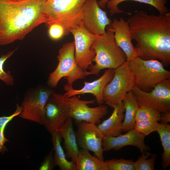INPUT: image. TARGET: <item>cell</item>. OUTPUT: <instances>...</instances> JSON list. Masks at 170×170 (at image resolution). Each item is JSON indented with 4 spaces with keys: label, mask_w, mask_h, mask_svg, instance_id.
Returning a JSON list of instances; mask_svg holds the SVG:
<instances>
[{
    "label": "cell",
    "mask_w": 170,
    "mask_h": 170,
    "mask_svg": "<svg viewBox=\"0 0 170 170\" xmlns=\"http://www.w3.org/2000/svg\"><path fill=\"white\" fill-rule=\"evenodd\" d=\"M132 39L136 42L138 57L158 60L163 65L170 64V13L149 14L140 10L127 21Z\"/></svg>",
    "instance_id": "6da1fadb"
},
{
    "label": "cell",
    "mask_w": 170,
    "mask_h": 170,
    "mask_svg": "<svg viewBox=\"0 0 170 170\" xmlns=\"http://www.w3.org/2000/svg\"><path fill=\"white\" fill-rule=\"evenodd\" d=\"M45 0H0V45L22 40L47 22L42 10Z\"/></svg>",
    "instance_id": "7a4b0ae2"
},
{
    "label": "cell",
    "mask_w": 170,
    "mask_h": 170,
    "mask_svg": "<svg viewBox=\"0 0 170 170\" xmlns=\"http://www.w3.org/2000/svg\"><path fill=\"white\" fill-rule=\"evenodd\" d=\"M110 26L105 34L97 37L91 46L95 53L93 60L95 64L90 65L88 69L94 75L98 76L104 69L115 70L126 61L125 54L115 42L114 31Z\"/></svg>",
    "instance_id": "3957f363"
},
{
    "label": "cell",
    "mask_w": 170,
    "mask_h": 170,
    "mask_svg": "<svg viewBox=\"0 0 170 170\" xmlns=\"http://www.w3.org/2000/svg\"><path fill=\"white\" fill-rule=\"evenodd\" d=\"M87 0H45L42 12L47 20L46 24H60L64 28L65 36L78 26L81 20L83 6Z\"/></svg>",
    "instance_id": "277c9868"
},
{
    "label": "cell",
    "mask_w": 170,
    "mask_h": 170,
    "mask_svg": "<svg viewBox=\"0 0 170 170\" xmlns=\"http://www.w3.org/2000/svg\"><path fill=\"white\" fill-rule=\"evenodd\" d=\"M57 58L59 61L55 69L50 73L47 81L48 85L56 87L62 78L67 80V85L73 87L74 82L83 79L88 76L94 75L90 71L84 70L77 65L75 57L74 41L64 44L59 49Z\"/></svg>",
    "instance_id": "5b68a950"
},
{
    "label": "cell",
    "mask_w": 170,
    "mask_h": 170,
    "mask_svg": "<svg viewBox=\"0 0 170 170\" xmlns=\"http://www.w3.org/2000/svg\"><path fill=\"white\" fill-rule=\"evenodd\" d=\"M128 66L134 77L135 86L146 92L170 78V71L157 60H145L137 57L129 61Z\"/></svg>",
    "instance_id": "8992f818"
},
{
    "label": "cell",
    "mask_w": 170,
    "mask_h": 170,
    "mask_svg": "<svg viewBox=\"0 0 170 170\" xmlns=\"http://www.w3.org/2000/svg\"><path fill=\"white\" fill-rule=\"evenodd\" d=\"M126 61L114 70L111 80L105 86L103 93L104 103L114 108L122 102L126 94L135 86L134 78Z\"/></svg>",
    "instance_id": "52a82bcc"
},
{
    "label": "cell",
    "mask_w": 170,
    "mask_h": 170,
    "mask_svg": "<svg viewBox=\"0 0 170 170\" xmlns=\"http://www.w3.org/2000/svg\"><path fill=\"white\" fill-rule=\"evenodd\" d=\"M55 91L48 86L39 85L28 90L24 95L19 116L22 118L43 124L47 102Z\"/></svg>",
    "instance_id": "ba28073f"
},
{
    "label": "cell",
    "mask_w": 170,
    "mask_h": 170,
    "mask_svg": "<svg viewBox=\"0 0 170 170\" xmlns=\"http://www.w3.org/2000/svg\"><path fill=\"white\" fill-rule=\"evenodd\" d=\"M71 116V107L68 98L55 91L46 105L43 124L51 134L59 131Z\"/></svg>",
    "instance_id": "9c48e42d"
},
{
    "label": "cell",
    "mask_w": 170,
    "mask_h": 170,
    "mask_svg": "<svg viewBox=\"0 0 170 170\" xmlns=\"http://www.w3.org/2000/svg\"><path fill=\"white\" fill-rule=\"evenodd\" d=\"M132 91L139 106L152 108L161 113L170 111V79L164 80L149 92L135 86Z\"/></svg>",
    "instance_id": "30bf717a"
},
{
    "label": "cell",
    "mask_w": 170,
    "mask_h": 170,
    "mask_svg": "<svg viewBox=\"0 0 170 170\" xmlns=\"http://www.w3.org/2000/svg\"><path fill=\"white\" fill-rule=\"evenodd\" d=\"M70 33L73 36L75 44V57L77 65L84 70L92 64L95 53L91 48L98 36L88 31L82 24L72 29Z\"/></svg>",
    "instance_id": "8fae6325"
},
{
    "label": "cell",
    "mask_w": 170,
    "mask_h": 170,
    "mask_svg": "<svg viewBox=\"0 0 170 170\" xmlns=\"http://www.w3.org/2000/svg\"><path fill=\"white\" fill-rule=\"evenodd\" d=\"M68 99L71 107V117L76 124L82 122L99 124L108 113V107L106 105H99L94 107L88 106V104H94L95 99L81 100L77 95Z\"/></svg>",
    "instance_id": "7c38bea8"
},
{
    "label": "cell",
    "mask_w": 170,
    "mask_h": 170,
    "mask_svg": "<svg viewBox=\"0 0 170 170\" xmlns=\"http://www.w3.org/2000/svg\"><path fill=\"white\" fill-rule=\"evenodd\" d=\"M77 125L76 134L78 145L82 149L93 152L96 157L104 161L102 147L104 136L97 126L85 122H82Z\"/></svg>",
    "instance_id": "4fadbf2b"
},
{
    "label": "cell",
    "mask_w": 170,
    "mask_h": 170,
    "mask_svg": "<svg viewBox=\"0 0 170 170\" xmlns=\"http://www.w3.org/2000/svg\"><path fill=\"white\" fill-rule=\"evenodd\" d=\"M81 23L91 33L101 35L105 33L111 21L105 11L99 6L97 0H87L82 8Z\"/></svg>",
    "instance_id": "5bb4252c"
},
{
    "label": "cell",
    "mask_w": 170,
    "mask_h": 170,
    "mask_svg": "<svg viewBox=\"0 0 170 170\" xmlns=\"http://www.w3.org/2000/svg\"><path fill=\"white\" fill-rule=\"evenodd\" d=\"M145 136L134 128L125 134L116 136H104L102 140L104 151L111 150H118L125 146L132 145L137 148L142 153L147 152L149 146L144 142Z\"/></svg>",
    "instance_id": "9a60e30c"
},
{
    "label": "cell",
    "mask_w": 170,
    "mask_h": 170,
    "mask_svg": "<svg viewBox=\"0 0 170 170\" xmlns=\"http://www.w3.org/2000/svg\"><path fill=\"white\" fill-rule=\"evenodd\" d=\"M114 70L108 69L100 77L92 82L85 81L83 87L80 89H74L73 87L65 85L64 90L65 92L64 94L67 98L74 95L90 94L95 98L97 104L99 105L103 103V93L106 85L112 79Z\"/></svg>",
    "instance_id": "2e32d148"
},
{
    "label": "cell",
    "mask_w": 170,
    "mask_h": 170,
    "mask_svg": "<svg viewBox=\"0 0 170 170\" xmlns=\"http://www.w3.org/2000/svg\"><path fill=\"white\" fill-rule=\"evenodd\" d=\"M111 25L114 31L115 42L125 54L126 61L138 57L137 49L132 43L131 32L128 21L122 18L118 20L115 19Z\"/></svg>",
    "instance_id": "e0dca14e"
},
{
    "label": "cell",
    "mask_w": 170,
    "mask_h": 170,
    "mask_svg": "<svg viewBox=\"0 0 170 170\" xmlns=\"http://www.w3.org/2000/svg\"><path fill=\"white\" fill-rule=\"evenodd\" d=\"M123 101L113 108L110 116L97 126L104 136H116L121 134L124 117Z\"/></svg>",
    "instance_id": "ac0fdd59"
},
{
    "label": "cell",
    "mask_w": 170,
    "mask_h": 170,
    "mask_svg": "<svg viewBox=\"0 0 170 170\" xmlns=\"http://www.w3.org/2000/svg\"><path fill=\"white\" fill-rule=\"evenodd\" d=\"M72 119L70 117L59 130L64 140V148L67 158H70L75 164L79 152L76 132L74 131Z\"/></svg>",
    "instance_id": "d6986e66"
},
{
    "label": "cell",
    "mask_w": 170,
    "mask_h": 170,
    "mask_svg": "<svg viewBox=\"0 0 170 170\" xmlns=\"http://www.w3.org/2000/svg\"><path fill=\"white\" fill-rule=\"evenodd\" d=\"M75 170H108L105 161L93 156L88 150H80L75 162Z\"/></svg>",
    "instance_id": "ffe728a7"
},
{
    "label": "cell",
    "mask_w": 170,
    "mask_h": 170,
    "mask_svg": "<svg viewBox=\"0 0 170 170\" xmlns=\"http://www.w3.org/2000/svg\"><path fill=\"white\" fill-rule=\"evenodd\" d=\"M54 151V159L56 166L61 170H75V164L66 159L65 154L61 145L62 137L59 131L51 133Z\"/></svg>",
    "instance_id": "44dd1931"
},
{
    "label": "cell",
    "mask_w": 170,
    "mask_h": 170,
    "mask_svg": "<svg viewBox=\"0 0 170 170\" xmlns=\"http://www.w3.org/2000/svg\"><path fill=\"white\" fill-rule=\"evenodd\" d=\"M125 114L122 131L128 132L134 128L135 116L139 106L132 91L128 93L122 101Z\"/></svg>",
    "instance_id": "7402d4cb"
},
{
    "label": "cell",
    "mask_w": 170,
    "mask_h": 170,
    "mask_svg": "<svg viewBox=\"0 0 170 170\" xmlns=\"http://www.w3.org/2000/svg\"><path fill=\"white\" fill-rule=\"evenodd\" d=\"M133 1L149 4L154 7L159 12V14H165L169 12V10L166 4L167 0H111L107 4L109 9L111 15L116 14H120L124 12L118 8V5L121 3L127 1Z\"/></svg>",
    "instance_id": "603a6c76"
},
{
    "label": "cell",
    "mask_w": 170,
    "mask_h": 170,
    "mask_svg": "<svg viewBox=\"0 0 170 170\" xmlns=\"http://www.w3.org/2000/svg\"><path fill=\"white\" fill-rule=\"evenodd\" d=\"M160 128L157 130L159 134L163 149L161 155L162 167L164 170L170 165V125L161 123Z\"/></svg>",
    "instance_id": "cb8c5ba5"
},
{
    "label": "cell",
    "mask_w": 170,
    "mask_h": 170,
    "mask_svg": "<svg viewBox=\"0 0 170 170\" xmlns=\"http://www.w3.org/2000/svg\"><path fill=\"white\" fill-rule=\"evenodd\" d=\"M161 114L157 110L147 106H139L136 112L135 120L159 121Z\"/></svg>",
    "instance_id": "d4e9b609"
},
{
    "label": "cell",
    "mask_w": 170,
    "mask_h": 170,
    "mask_svg": "<svg viewBox=\"0 0 170 170\" xmlns=\"http://www.w3.org/2000/svg\"><path fill=\"white\" fill-rule=\"evenodd\" d=\"M158 121L139 120L136 121L134 129L145 136L156 131L161 127Z\"/></svg>",
    "instance_id": "484cf974"
},
{
    "label": "cell",
    "mask_w": 170,
    "mask_h": 170,
    "mask_svg": "<svg viewBox=\"0 0 170 170\" xmlns=\"http://www.w3.org/2000/svg\"><path fill=\"white\" fill-rule=\"evenodd\" d=\"M105 162L108 170H135L132 159L113 158Z\"/></svg>",
    "instance_id": "4316f807"
},
{
    "label": "cell",
    "mask_w": 170,
    "mask_h": 170,
    "mask_svg": "<svg viewBox=\"0 0 170 170\" xmlns=\"http://www.w3.org/2000/svg\"><path fill=\"white\" fill-rule=\"evenodd\" d=\"M151 155V154L147 152L146 155L142 153V155L135 162H134L135 170H154L156 156L153 155L151 158H148V156Z\"/></svg>",
    "instance_id": "83f0119b"
},
{
    "label": "cell",
    "mask_w": 170,
    "mask_h": 170,
    "mask_svg": "<svg viewBox=\"0 0 170 170\" xmlns=\"http://www.w3.org/2000/svg\"><path fill=\"white\" fill-rule=\"evenodd\" d=\"M16 49L17 48L9 51L0 57V80L8 86L14 84V79L10 71H4L3 66L5 61L13 54Z\"/></svg>",
    "instance_id": "f1b7e54d"
},
{
    "label": "cell",
    "mask_w": 170,
    "mask_h": 170,
    "mask_svg": "<svg viewBox=\"0 0 170 170\" xmlns=\"http://www.w3.org/2000/svg\"><path fill=\"white\" fill-rule=\"evenodd\" d=\"M48 27V34L49 37L54 40H58L65 36L63 27L57 23H52L47 25Z\"/></svg>",
    "instance_id": "f546056e"
},
{
    "label": "cell",
    "mask_w": 170,
    "mask_h": 170,
    "mask_svg": "<svg viewBox=\"0 0 170 170\" xmlns=\"http://www.w3.org/2000/svg\"><path fill=\"white\" fill-rule=\"evenodd\" d=\"M53 148L45 156L39 168L40 170H52L56 166L53 156Z\"/></svg>",
    "instance_id": "4dcf8cb0"
},
{
    "label": "cell",
    "mask_w": 170,
    "mask_h": 170,
    "mask_svg": "<svg viewBox=\"0 0 170 170\" xmlns=\"http://www.w3.org/2000/svg\"><path fill=\"white\" fill-rule=\"evenodd\" d=\"M22 107L18 104H17L15 111L8 116L0 117V129H5L7 124L14 118L20 114L22 111Z\"/></svg>",
    "instance_id": "1f68e13d"
},
{
    "label": "cell",
    "mask_w": 170,
    "mask_h": 170,
    "mask_svg": "<svg viewBox=\"0 0 170 170\" xmlns=\"http://www.w3.org/2000/svg\"><path fill=\"white\" fill-rule=\"evenodd\" d=\"M5 129H0V154L3 153L7 151V149L4 144L6 142L8 141L4 136V131Z\"/></svg>",
    "instance_id": "d6a6232c"
},
{
    "label": "cell",
    "mask_w": 170,
    "mask_h": 170,
    "mask_svg": "<svg viewBox=\"0 0 170 170\" xmlns=\"http://www.w3.org/2000/svg\"><path fill=\"white\" fill-rule=\"evenodd\" d=\"M159 121L161 123L167 124L170 122V111L162 113Z\"/></svg>",
    "instance_id": "836d02e7"
},
{
    "label": "cell",
    "mask_w": 170,
    "mask_h": 170,
    "mask_svg": "<svg viewBox=\"0 0 170 170\" xmlns=\"http://www.w3.org/2000/svg\"><path fill=\"white\" fill-rule=\"evenodd\" d=\"M111 0H100L97 1V3L99 6L102 8H104L107 3Z\"/></svg>",
    "instance_id": "e575fe53"
},
{
    "label": "cell",
    "mask_w": 170,
    "mask_h": 170,
    "mask_svg": "<svg viewBox=\"0 0 170 170\" xmlns=\"http://www.w3.org/2000/svg\"><path fill=\"white\" fill-rule=\"evenodd\" d=\"M14 0L17 1H22L24 0Z\"/></svg>",
    "instance_id": "d590c367"
},
{
    "label": "cell",
    "mask_w": 170,
    "mask_h": 170,
    "mask_svg": "<svg viewBox=\"0 0 170 170\" xmlns=\"http://www.w3.org/2000/svg\"></svg>",
    "instance_id": "8d00e7d4"
}]
</instances>
